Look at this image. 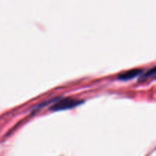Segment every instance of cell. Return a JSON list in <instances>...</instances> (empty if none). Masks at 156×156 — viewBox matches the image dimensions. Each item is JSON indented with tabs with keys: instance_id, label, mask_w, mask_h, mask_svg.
Returning <instances> with one entry per match:
<instances>
[{
	"instance_id": "cell-3",
	"label": "cell",
	"mask_w": 156,
	"mask_h": 156,
	"mask_svg": "<svg viewBox=\"0 0 156 156\" xmlns=\"http://www.w3.org/2000/svg\"><path fill=\"white\" fill-rule=\"evenodd\" d=\"M155 67H152L150 69L147 70L146 72L143 73V71L142 72L141 74L140 75V82H144L146 79H150L152 77H155Z\"/></svg>"
},
{
	"instance_id": "cell-1",
	"label": "cell",
	"mask_w": 156,
	"mask_h": 156,
	"mask_svg": "<svg viewBox=\"0 0 156 156\" xmlns=\"http://www.w3.org/2000/svg\"><path fill=\"white\" fill-rule=\"evenodd\" d=\"M82 103V101L76 100V99L71 98H64L62 99L59 98V100L50 108V110L53 111H64V110L75 108Z\"/></svg>"
},
{
	"instance_id": "cell-2",
	"label": "cell",
	"mask_w": 156,
	"mask_h": 156,
	"mask_svg": "<svg viewBox=\"0 0 156 156\" xmlns=\"http://www.w3.org/2000/svg\"><path fill=\"white\" fill-rule=\"evenodd\" d=\"M143 71V70L139 69H134L128 70V71L122 73L121 74L119 75V79H120V80L123 81L130 80V79H134V78L140 76Z\"/></svg>"
}]
</instances>
